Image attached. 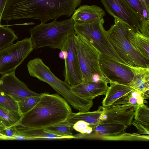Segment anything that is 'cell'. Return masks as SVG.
Segmentation results:
<instances>
[{"label": "cell", "mask_w": 149, "mask_h": 149, "mask_svg": "<svg viewBox=\"0 0 149 149\" xmlns=\"http://www.w3.org/2000/svg\"><path fill=\"white\" fill-rule=\"evenodd\" d=\"M81 0H6L1 19L10 20L25 18L40 20L45 23L66 15L70 17Z\"/></svg>", "instance_id": "obj_1"}, {"label": "cell", "mask_w": 149, "mask_h": 149, "mask_svg": "<svg viewBox=\"0 0 149 149\" xmlns=\"http://www.w3.org/2000/svg\"><path fill=\"white\" fill-rule=\"evenodd\" d=\"M72 113L68 102L58 95L42 93L36 104L23 115L17 125L44 129L65 121Z\"/></svg>", "instance_id": "obj_2"}, {"label": "cell", "mask_w": 149, "mask_h": 149, "mask_svg": "<svg viewBox=\"0 0 149 149\" xmlns=\"http://www.w3.org/2000/svg\"><path fill=\"white\" fill-rule=\"evenodd\" d=\"M56 20L48 23H41L29 29L33 49L48 47L61 50L68 36L75 33L72 19Z\"/></svg>", "instance_id": "obj_3"}, {"label": "cell", "mask_w": 149, "mask_h": 149, "mask_svg": "<svg viewBox=\"0 0 149 149\" xmlns=\"http://www.w3.org/2000/svg\"><path fill=\"white\" fill-rule=\"evenodd\" d=\"M114 24L106 33L112 46L119 57L130 65L149 68V60L143 57L131 45L128 38L127 23L116 17Z\"/></svg>", "instance_id": "obj_4"}, {"label": "cell", "mask_w": 149, "mask_h": 149, "mask_svg": "<svg viewBox=\"0 0 149 149\" xmlns=\"http://www.w3.org/2000/svg\"><path fill=\"white\" fill-rule=\"evenodd\" d=\"M103 18L80 22H74V27L76 34L85 38L100 52L115 61L129 65L118 56L110 43L104 27Z\"/></svg>", "instance_id": "obj_5"}, {"label": "cell", "mask_w": 149, "mask_h": 149, "mask_svg": "<svg viewBox=\"0 0 149 149\" xmlns=\"http://www.w3.org/2000/svg\"><path fill=\"white\" fill-rule=\"evenodd\" d=\"M27 66L31 76L49 84L73 107L76 108L81 104L83 98L73 91L70 85L56 77L41 59L36 58L32 59Z\"/></svg>", "instance_id": "obj_6"}, {"label": "cell", "mask_w": 149, "mask_h": 149, "mask_svg": "<svg viewBox=\"0 0 149 149\" xmlns=\"http://www.w3.org/2000/svg\"><path fill=\"white\" fill-rule=\"evenodd\" d=\"M75 42L83 77L82 82H97L100 79L107 81L100 67V51L79 35L76 34Z\"/></svg>", "instance_id": "obj_7"}, {"label": "cell", "mask_w": 149, "mask_h": 149, "mask_svg": "<svg viewBox=\"0 0 149 149\" xmlns=\"http://www.w3.org/2000/svg\"><path fill=\"white\" fill-rule=\"evenodd\" d=\"M33 50L30 38L17 41L0 51V74L15 71Z\"/></svg>", "instance_id": "obj_8"}, {"label": "cell", "mask_w": 149, "mask_h": 149, "mask_svg": "<svg viewBox=\"0 0 149 149\" xmlns=\"http://www.w3.org/2000/svg\"><path fill=\"white\" fill-rule=\"evenodd\" d=\"M75 33L68 37L63 49L65 67L64 81L71 86L82 83L83 78L75 42Z\"/></svg>", "instance_id": "obj_9"}, {"label": "cell", "mask_w": 149, "mask_h": 149, "mask_svg": "<svg viewBox=\"0 0 149 149\" xmlns=\"http://www.w3.org/2000/svg\"><path fill=\"white\" fill-rule=\"evenodd\" d=\"M99 63L101 71L108 83L112 81L128 84L133 78V72L128 65L117 62L101 53Z\"/></svg>", "instance_id": "obj_10"}, {"label": "cell", "mask_w": 149, "mask_h": 149, "mask_svg": "<svg viewBox=\"0 0 149 149\" xmlns=\"http://www.w3.org/2000/svg\"><path fill=\"white\" fill-rule=\"evenodd\" d=\"M15 70L3 75L0 78V91L11 97L17 102L24 98L40 96L41 94L30 90L26 85L15 75Z\"/></svg>", "instance_id": "obj_11"}, {"label": "cell", "mask_w": 149, "mask_h": 149, "mask_svg": "<svg viewBox=\"0 0 149 149\" xmlns=\"http://www.w3.org/2000/svg\"><path fill=\"white\" fill-rule=\"evenodd\" d=\"M106 11L128 24L135 31L139 30L140 20L124 0H100Z\"/></svg>", "instance_id": "obj_12"}, {"label": "cell", "mask_w": 149, "mask_h": 149, "mask_svg": "<svg viewBox=\"0 0 149 149\" xmlns=\"http://www.w3.org/2000/svg\"><path fill=\"white\" fill-rule=\"evenodd\" d=\"M136 109L134 106L128 104L105 107L103 112L104 121L102 122L115 123L127 127L132 125Z\"/></svg>", "instance_id": "obj_13"}, {"label": "cell", "mask_w": 149, "mask_h": 149, "mask_svg": "<svg viewBox=\"0 0 149 149\" xmlns=\"http://www.w3.org/2000/svg\"><path fill=\"white\" fill-rule=\"evenodd\" d=\"M107 81L100 79L97 82H82L71 86L73 91L80 97L92 100L95 97L106 95L109 88Z\"/></svg>", "instance_id": "obj_14"}, {"label": "cell", "mask_w": 149, "mask_h": 149, "mask_svg": "<svg viewBox=\"0 0 149 149\" xmlns=\"http://www.w3.org/2000/svg\"><path fill=\"white\" fill-rule=\"evenodd\" d=\"M105 15L104 11L99 6L83 5L75 10L71 18L74 22H83L102 18Z\"/></svg>", "instance_id": "obj_15"}, {"label": "cell", "mask_w": 149, "mask_h": 149, "mask_svg": "<svg viewBox=\"0 0 149 149\" xmlns=\"http://www.w3.org/2000/svg\"><path fill=\"white\" fill-rule=\"evenodd\" d=\"M132 70L134 76L128 85L133 89L142 93L149 92V68L128 65Z\"/></svg>", "instance_id": "obj_16"}, {"label": "cell", "mask_w": 149, "mask_h": 149, "mask_svg": "<svg viewBox=\"0 0 149 149\" xmlns=\"http://www.w3.org/2000/svg\"><path fill=\"white\" fill-rule=\"evenodd\" d=\"M127 35L132 47L149 60V37L144 36L139 30L135 31L130 26L128 28Z\"/></svg>", "instance_id": "obj_17"}, {"label": "cell", "mask_w": 149, "mask_h": 149, "mask_svg": "<svg viewBox=\"0 0 149 149\" xmlns=\"http://www.w3.org/2000/svg\"><path fill=\"white\" fill-rule=\"evenodd\" d=\"M110 86L102 102L104 107L112 105L118 99L131 92L133 89L128 84L110 81Z\"/></svg>", "instance_id": "obj_18"}, {"label": "cell", "mask_w": 149, "mask_h": 149, "mask_svg": "<svg viewBox=\"0 0 149 149\" xmlns=\"http://www.w3.org/2000/svg\"><path fill=\"white\" fill-rule=\"evenodd\" d=\"M104 107L99 106L97 110L93 111H79L72 113L65 121L73 126L76 122L82 120L92 125H95L103 121V114Z\"/></svg>", "instance_id": "obj_19"}, {"label": "cell", "mask_w": 149, "mask_h": 149, "mask_svg": "<svg viewBox=\"0 0 149 149\" xmlns=\"http://www.w3.org/2000/svg\"><path fill=\"white\" fill-rule=\"evenodd\" d=\"M17 134L29 138L30 140L70 139L46 131L44 129L30 128L20 125L15 126Z\"/></svg>", "instance_id": "obj_20"}, {"label": "cell", "mask_w": 149, "mask_h": 149, "mask_svg": "<svg viewBox=\"0 0 149 149\" xmlns=\"http://www.w3.org/2000/svg\"><path fill=\"white\" fill-rule=\"evenodd\" d=\"M93 132L99 135L113 136H119L125 132L127 127L120 123L113 122L100 123L92 126Z\"/></svg>", "instance_id": "obj_21"}, {"label": "cell", "mask_w": 149, "mask_h": 149, "mask_svg": "<svg viewBox=\"0 0 149 149\" xmlns=\"http://www.w3.org/2000/svg\"><path fill=\"white\" fill-rule=\"evenodd\" d=\"M149 97V92L142 93L133 89L131 92L117 100L113 105L130 104L136 108L139 105L147 103L145 99Z\"/></svg>", "instance_id": "obj_22"}, {"label": "cell", "mask_w": 149, "mask_h": 149, "mask_svg": "<svg viewBox=\"0 0 149 149\" xmlns=\"http://www.w3.org/2000/svg\"><path fill=\"white\" fill-rule=\"evenodd\" d=\"M22 116L20 113L8 110L0 106V119L6 128L17 125Z\"/></svg>", "instance_id": "obj_23"}, {"label": "cell", "mask_w": 149, "mask_h": 149, "mask_svg": "<svg viewBox=\"0 0 149 149\" xmlns=\"http://www.w3.org/2000/svg\"><path fill=\"white\" fill-rule=\"evenodd\" d=\"M135 13L140 22L149 19V7L140 0H124Z\"/></svg>", "instance_id": "obj_24"}, {"label": "cell", "mask_w": 149, "mask_h": 149, "mask_svg": "<svg viewBox=\"0 0 149 149\" xmlns=\"http://www.w3.org/2000/svg\"><path fill=\"white\" fill-rule=\"evenodd\" d=\"M72 126L65 121L44 129L46 132L57 135L74 139L71 130Z\"/></svg>", "instance_id": "obj_25"}, {"label": "cell", "mask_w": 149, "mask_h": 149, "mask_svg": "<svg viewBox=\"0 0 149 149\" xmlns=\"http://www.w3.org/2000/svg\"><path fill=\"white\" fill-rule=\"evenodd\" d=\"M17 38L12 29L7 26H0V51L13 44Z\"/></svg>", "instance_id": "obj_26"}, {"label": "cell", "mask_w": 149, "mask_h": 149, "mask_svg": "<svg viewBox=\"0 0 149 149\" xmlns=\"http://www.w3.org/2000/svg\"><path fill=\"white\" fill-rule=\"evenodd\" d=\"M0 106L8 110L21 113L18 102L11 97L0 91Z\"/></svg>", "instance_id": "obj_27"}, {"label": "cell", "mask_w": 149, "mask_h": 149, "mask_svg": "<svg viewBox=\"0 0 149 149\" xmlns=\"http://www.w3.org/2000/svg\"><path fill=\"white\" fill-rule=\"evenodd\" d=\"M107 141H149V135H142L138 133H125L116 136H107Z\"/></svg>", "instance_id": "obj_28"}, {"label": "cell", "mask_w": 149, "mask_h": 149, "mask_svg": "<svg viewBox=\"0 0 149 149\" xmlns=\"http://www.w3.org/2000/svg\"><path fill=\"white\" fill-rule=\"evenodd\" d=\"M134 120L141 123L149 125V109L143 104L138 106L134 112Z\"/></svg>", "instance_id": "obj_29"}, {"label": "cell", "mask_w": 149, "mask_h": 149, "mask_svg": "<svg viewBox=\"0 0 149 149\" xmlns=\"http://www.w3.org/2000/svg\"><path fill=\"white\" fill-rule=\"evenodd\" d=\"M40 96L27 97L18 102L20 113L23 115L30 111L39 100Z\"/></svg>", "instance_id": "obj_30"}, {"label": "cell", "mask_w": 149, "mask_h": 149, "mask_svg": "<svg viewBox=\"0 0 149 149\" xmlns=\"http://www.w3.org/2000/svg\"><path fill=\"white\" fill-rule=\"evenodd\" d=\"M92 125L85 121L80 120L73 124L72 128L80 133L88 134L93 132Z\"/></svg>", "instance_id": "obj_31"}, {"label": "cell", "mask_w": 149, "mask_h": 149, "mask_svg": "<svg viewBox=\"0 0 149 149\" xmlns=\"http://www.w3.org/2000/svg\"><path fill=\"white\" fill-rule=\"evenodd\" d=\"M132 125L135 126L138 130L137 133L142 134H149V125L140 123L135 120H133Z\"/></svg>", "instance_id": "obj_32"}, {"label": "cell", "mask_w": 149, "mask_h": 149, "mask_svg": "<svg viewBox=\"0 0 149 149\" xmlns=\"http://www.w3.org/2000/svg\"><path fill=\"white\" fill-rule=\"evenodd\" d=\"M141 33L145 36L149 37V19L140 22Z\"/></svg>", "instance_id": "obj_33"}, {"label": "cell", "mask_w": 149, "mask_h": 149, "mask_svg": "<svg viewBox=\"0 0 149 149\" xmlns=\"http://www.w3.org/2000/svg\"><path fill=\"white\" fill-rule=\"evenodd\" d=\"M5 134L9 140H13V137L17 135L15 126L6 128L5 129Z\"/></svg>", "instance_id": "obj_34"}, {"label": "cell", "mask_w": 149, "mask_h": 149, "mask_svg": "<svg viewBox=\"0 0 149 149\" xmlns=\"http://www.w3.org/2000/svg\"><path fill=\"white\" fill-rule=\"evenodd\" d=\"M6 127L4 126L0 125V140H9L5 134V129Z\"/></svg>", "instance_id": "obj_35"}, {"label": "cell", "mask_w": 149, "mask_h": 149, "mask_svg": "<svg viewBox=\"0 0 149 149\" xmlns=\"http://www.w3.org/2000/svg\"><path fill=\"white\" fill-rule=\"evenodd\" d=\"M6 1V0H0V26L1 25L2 16Z\"/></svg>", "instance_id": "obj_36"}, {"label": "cell", "mask_w": 149, "mask_h": 149, "mask_svg": "<svg viewBox=\"0 0 149 149\" xmlns=\"http://www.w3.org/2000/svg\"><path fill=\"white\" fill-rule=\"evenodd\" d=\"M13 140H30V139L28 138L18 134L15 136L13 137Z\"/></svg>", "instance_id": "obj_37"}, {"label": "cell", "mask_w": 149, "mask_h": 149, "mask_svg": "<svg viewBox=\"0 0 149 149\" xmlns=\"http://www.w3.org/2000/svg\"><path fill=\"white\" fill-rule=\"evenodd\" d=\"M149 7V0H140Z\"/></svg>", "instance_id": "obj_38"}, {"label": "cell", "mask_w": 149, "mask_h": 149, "mask_svg": "<svg viewBox=\"0 0 149 149\" xmlns=\"http://www.w3.org/2000/svg\"><path fill=\"white\" fill-rule=\"evenodd\" d=\"M0 125H2V126H5L3 124L2 121V120H1V119H0ZM6 127V126H5Z\"/></svg>", "instance_id": "obj_39"}]
</instances>
